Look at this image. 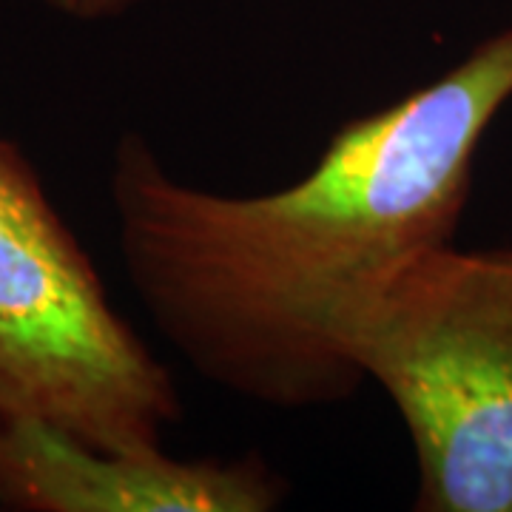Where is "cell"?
Masks as SVG:
<instances>
[{"label":"cell","instance_id":"obj_1","mask_svg":"<svg viewBox=\"0 0 512 512\" xmlns=\"http://www.w3.org/2000/svg\"><path fill=\"white\" fill-rule=\"evenodd\" d=\"M512 100V26L433 83L339 128L311 171L234 197L177 180L128 131L109 197L137 299L188 367L239 399L311 410L365 379L350 336L407 262L456 239L478 148Z\"/></svg>","mask_w":512,"mask_h":512},{"label":"cell","instance_id":"obj_2","mask_svg":"<svg viewBox=\"0 0 512 512\" xmlns=\"http://www.w3.org/2000/svg\"><path fill=\"white\" fill-rule=\"evenodd\" d=\"M350 359L413 441V510L512 512V245L407 262L356 322Z\"/></svg>","mask_w":512,"mask_h":512},{"label":"cell","instance_id":"obj_3","mask_svg":"<svg viewBox=\"0 0 512 512\" xmlns=\"http://www.w3.org/2000/svg\"><path fill=\"white\" fill-rule=\"evenodd\" d=\"M180 416L174 379L111 305L26 154L0 140V419L148 450Z\"/></svg>","mask_w":512,"mask_h":512},{"label":"cell","instance_id":"obj_4","mask_svg":"<svg viewBox=\"0 0 512 512\" xmlns=\"http://www.w3.org/2000/svg\"><path fill=\"white\" fill-rule=\"evenodd\" d=\"M285 481L256 456L103 450L37 419H0V507L20 512H268Z\"/></svg>","mask_w":512,"mask_h":512},{"label":"cell","instance_id":"obj_5","mask_svg":"<svg viewBox=\"0 0 512 512\" xmlns=\"http://www.w3.org/2000/svg\"><path fill=\"white\" fill-rule=\"evenodd\" d=\"M60 18L77 20V23H103L117 20L137 9L143 0H43Z\"/></svg>","mask_w":512,"mask_h":512}]
</instances>
